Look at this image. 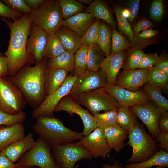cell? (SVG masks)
<instances>
[{"mask_svg": "<svg viewBox=\"0 0 168 168\" xmlns=\"http://www.w3.org/2000/svg\"><path fill=\"white\" fill-rule=\"evenodd\" d=\"M1 18L10 31L8 48L3 54L8 60V75L11 77L32 58L26 50L31 19L30 13L25 14L20 18L14 20V22H10L4 17Z\"/></svg>", "mask_w": 168, "mask_h": 168, "instance_id": "cell-1", "label": "cell"}, {"mask_svg": "<svg viewBox=\"0 0 168 168\" xmlns=\"http://www.w3.org/2000/svg\"><path fill=\"white\" fill-rule=\"evenodd\" d=\"M47 58L33 67H23L14 75L9 77L22 93L26 102L35 109L46 96L45 78Z\"/></svg>", "mask_w": 168, "mask_h": 168, "instance_id": "cell-2", "label": "cell"}, {"mask_svg": "<svg viewBox=\"0 0 168 168\" xmlns=\"http://www.w3.org/2000/svg\"><path fill=\"white\" fill-rule=\"evenodd\" d=\"M33 126L34 132L51 147L79 141L82 133L66 127L59 119L52 116H39Z\"/></svg>", "mask_w": 168, "mask_h": 168, "instance_id": "cell-3", "label": "cell"}, {"mask_svg": "<svg viewBox=\"0 0 168 168\" xmlns=\"http://www.w3.org/2000/svg\"><path fill=\"white\" fill-rule=\"evenodd\" d=\"M127 143L132 148V154L126 162L136 163L144 161L158 151V144L155 139L147 134L138 121L129 132Z\"/></svg>", "mask_w": 168, "mask_h": 168, "instance_id": "cell-4", "label": "cell"}, {"mask_svg": "<svg viewBox=\"0 0 168 168\" xmlns=\"http://www.w3.org/2000/svg\"><path fill=\"white\" fill-rule=\"evenodd\" d=\"M30 15L31 24L42 28L49 35L56 33L63 20L59 0H44Z\"/></svg>", "mask_w": 168, "mask_h": 168, "instance_id": "cell-5", "label": "cell"}, {"mask_svg": "<svg viewBox=\"0 0 168 168\" xmlns=\"http://www.w3.org/2000/svg\"><path fill=\"white\" fill-rule=\"evenodd\" d=\"M51 147L39 138L33 146L15 163L21 167L35 166L40 168H58L51 152Z\"/></svg>", "mask_w": 168, "mask_h": 168, "instance_id": "cell-6", "label": "cell"}, {"mask_svg": "<svg viewBox=\"0 0 168 168\" xmlns=\"http://www.w3.org/2000/svg\"><path fill=\"white\" fill-rule=\"evenodd\" d=\"M51 152L58 168H74L77 161L93 158L80 141L53 146Z\"/></svg>", "mask_w": 168, "mask_h": 168, "instance_id": "cell-7", "label": "cell"}, {"mask_svg": "<svg viewBox=\"0 0 168 168\" xmlns=\"http://www.w3.org/2000/svg\"><path fill=\"white\" fill-rule=\"evenodd\" d=\"M79 103L93 114L117 109L121 105L118 101L101 88L80 94L75 96Z\"/></svg>", "mask_w": 168, "mask_h": 168, "instance_id": "cell-8", "label": "cell"}, {"mask_svg": "<svg viewBox=\"0 0 168 168\" xmlns=\"http://www.w3.org/2000/svg\"><path fill=\"white\" fill-rule=\"evenodd\" d=\"M26 103L21 92L9 77H0V110L16 115L23 111Z\"/></svg>", "mask_w": 168, "mask_h": 168, "instance_id": "cell-9", "label": "cell"}, {"mask_svg": "<svg viewBox=\"0 0 168 168\" xmlns=\"http://www.w3.org/2000/svg\"><path fill=\"white\" fill-rule=\"evenodd\" d=\"M75 96L67 95L63 97L56 106L54 112L65 111L72 116L78 115L82 120L84 129L82 133L83 136L88 135L97 128L93 115L87 110L80 105Z\"/></svg>", "mask_w": 168, "mask_h": 168, "instance_id": "cell-10", "label": "cell"}, {"mask_svg": "<svg viewBox=\"0 0 168 168\" xmlns=\"http://www.w3.org/2000/svg\"><path fill=\"white\" fill-rule=\"evenodd\" d=\"M77 76L68 75L63 84L57 90L46 96L41 104L34 109L32 116L36 118L39 116H53L54 109L60 100L70 92Z\"/></svg>", "mask_w": 168, "mask_h": 168, "instance_id": "cell-11", "label": "cell"}, {"mask_svg": "<svg viewBox=\"0 0 168 168\" xmlns=\"http://www.w3.org/2000/svg\"><path fill=\"white\" fill-rule=\"evenodd\" d=\"M107 85L106 75L100 68L96 71L87 70L77 77L68 95L75 96L83 93L104 88Z\"/></svg>", "mask_w": 168, "mask_h": 168, "instance_id": "cell-12", "label": "cell"}, {"mask_svg": "<svg viewBox=\"0 0 168 168\" xmlns=\"http://www.w3.org/2000/svg\"><path fill=\"white\" fill-rule=\"evenodd\" d=\"M130 107L136 117L145 125L151 136L155 138L160 133L158 122L162 113L157 105L150 100Z\"/></svg>", "mask_w": 168, "mask_h": 168, "instance_id": "cell-13", "label": "cell"}, {"mask_svg": "<svg viewBox=\"0 0 168 168\" xmlns=\"http://www.w3.org/2000/svg\"><path fill=\"white\" fill-rule=\"evenodd\" d=\"M93 158L106 159L112 149L109 147L104 130L97 128L79 140Z\"/></svg>", "mask_w": 168, "mask_h": 168, "instance_id": "cell-14", "label": "cell"}, {"mask_svg": "<svg viewBox=\"0 0 168 168\" xmlns=\"http://www.w3.org/2000/svg\"><path fill=\"white\" fill-rule=\"evenodd\" d=\"M49 38V34L42 28L34 26L26 45L27 53L31 56L36 63L44 58Z\"/></svg>", "mask_w": 168, "mask_h": 168, "instance_id": "cell-15", "label": "cell"}, {"mask_svg": "<svg viewBox=\"0 0 168 168\" xmlns=\"http://www.w3.org/2000/svg\"><path fill=\"white\" fill-rule=\"evenodd\" d=\"M104 88L121 105L130 107L150 100L142 90L139 89L136 91L133 92L114 85L107 84Z\"/></svg>", "mask_w": 168, "mask_h": 168, "instance_id": "cell-16", "label": "cell"}, {"mask_svg": "<svg viewBox=\"0 0 168 168\" xmlns=\"http://www.w3.org/2000/svg\"><path fill=\"white\" fill-rule=\"evenodd\" d=\"M149 69L123 70L118 75L114 85L135 92L146 82Z\"/></svg>", "mask_w": 168, "mask_h": 168, "instance_id": "cell-17", "label": "cell"}, {"mask_svg": "<svg viewBox=\"0 0 168 168\" xmlns=\"http://www.w3.org/2000/svg\"><path fill=\"white\" fill-rule=\"evenodd\" d=\"M125 57L122 51L110 54L103 60L100 68L106 75L107 85H114L119 72L123 67Z\"/></svg>", "mask_w": 168, "mask_h": 168, "instance_id": "cell-18", "label": "cell"}, {"mask_svg": "<svg viewBox=\"0 0 168 168\" xmlns=\"http://www.w3.org/2000/svg\"><path fill=\"white\" fill-rule=\"evenodd\" d=\"M35 141L30 133L23 138L7 146L2 151L12 162L15 163L34 145Z\"/></svg>", "mask_w": 168, "mask_h": 168, "instance_id": "cell-19", "label": "cell"}, {"mask_svg": "<svg viewBox=\"0 0 168 168\" xmlns=\"http://www.w3.org/2000/svg\"><path fill=\"white\" fill-rule=\"evenodd\" d=\"M96 19L89 13L82 12L66 19L63 20L61 26L67 27L82 37L87 28Z\"/></svg>", "mask_w": 168, "mask_h": 168, "instance_id": "cell-20", "label": "cell"}, {"mask_svg": "<svg viewBox=\"0 0 168 168\" xmlns=\"http://www.w3.org/2000/svg\"><path fill=\"white\" fill-rule=\"evenodd\" d=\"M104 131L109 147L117 153L120 152L125 146L124 141L128 137L129 132L117 124L106 128Z\"/></svg>", "mask_w": 168, "mask_h": 168, "instance_id": "cell-21", "label": "cell"}, {"mask_svg": "<svg viewBox=\"0 0 168 168\" xmlns=\"http://www.w3.org/2000/svg\"><path fill=\"white\" fill-rule=\"evenodd\" d=\"M25 128L23 123L9 126H0V151L10 144L25 136Z\"/></svg>", "mask_w": 168, "mask_h": 168, "instance_id": "cell-22", "label": "cell"}, {"mask_svg": "<svg viewBox=\"0 0 168 168\" xmlns=\"http://www.w3.org/2000/svg\"><path fill=\"white\" fill-rule=\"evenodd\" d=\"M55 33L66 52L74 54L82 46V37L64 26H61Z\"/></svg>", "mask_w": 168, "mask_h": 168, "instance_id": "cell-23", "label": "cell"}, {"mask_svg": "<svg viewBox=\"0 0 168 168\" xmlns=\"http://www.w3.org/2000/svg\"><path fill=\"white\" fill-rule=\"evenodd\" d=\"M68 72L62 69L46 68L45 78L46 96L54 92L63 83Z\"/></svg>", "mask_w": 168, "mask_h": 168, "instance_id": "cell-24", "label": "cell"}, {"mask_svg": "<svg viewBox=\"0 0 168 168\" xmlns=\"http://www.w3.org/2000/svg\"><path fill=\"white\" fill-rule=\"evenodd\" d=\"M85 12L89 13L96 19H102L115 29L116 23L107 6L103 2L95 0L87 7Z\"/></svg>", "mask_w": 168, "mask_h": 168, "instance_id": "cell-25", "label": "cell"}, {"mask_svg": "<svg viewBox=\"0 0 168 168\" xmlns=\"http://www.w3.org/2000/svg\"><path fill=\"white\" fill-rule=\"evenodd\" d=\"M154 166H168V152L160 149L142 162L126 164L124 168H151Z\"/></svg>", "mask_w": 168, "mask_h": 168, "instance_id": "cell-26", "label": "cell"}, {"mask_svg": "<svg viewBox=\"0 0 168 168\" xmlns=\"http://www.w3.org/2000/svg\"><path fill=\"white\" fill-rule=\"evenodd\" d=\"M136 117L129 107L121 105L117 109L116 123L129 132L133 129L137 121Z\"/></svg>", "mask_w": 168, "mask_h": 168, "instance_id": "cell-27", "label": "cell"}, {"mask_svg": "<svg viewBox=\"0 0 168 168\" xmlns=\"http://www.w3.org/2000/svg\"><path fill=\"white\" fill-rule=\"evenodd\" d=\"M74 54L65 51L54 58L47 60V68H56L72 72L74 67Z\"/></svg>", "mask_w": 168, "mask_h": 168, "instance_id": "cell-28", "label": "cell"}, {"mask_svg": "<svg viewBox=\"0 0 168 168\" xmlns=\"http://www.w3.org/2000/svg\"><path fill=\"white\" fill-rule=\"evenodd\" d=\"M142 87V90L150 100L157 105L162 113L168 111V100L162 95L161 90L147 82Z\"/></svg>", "mask_w": 168, "mask_h": 168, "instance_id": "cell-29", "label": "cell"}, {"mask_svg": "<svg viewBox=\"0 0 168 168\" xmlns=\"http://www.w3.org/2000/svg\"><path fill=\"white\" fill-rule=\"evenodd\" d=\"M105 55L96 43L88 46L87 70L96 71L100 68Z\"/></svg>", "mask_w": 168, "mask_h": 168, "instance_id": "cell-30", "label": "cell"}, {"mask_svg": "<svg viewBox=\"0 0 168 168\" xmlns=\"http://www.w3.org/2000/svg\"><path fill=\"white\" fill-rule=\"evenodd\" d=\"M59 5L63 20L80 12H85L87 7L76 0H59Z\"/></svg>", "mask_w": 168, "mask_h": 168, "instance_id": "cell-31", "label": "cell"}, {"mask_svg": "<svg viewBox=\"0 0 168 168\" xmlns=\"http://www.w3.org/2000/svg\"><path fill=\"white\" fill-rule=\"evenodd\" d=\"M88 46L82 45L74 54V67L72 75L78 76L87 70Z\"/></svg>", "mask_w": 168, "mask_h": 168, "instance_id": "cell-32", "label": "cell"}, {"mask_svg": "<svg viewBox=\"0 0 168 168\" xmlns=\"http://www.w3.org/2000/svg\"><path fill=\"white\" fill-rule=\"evenodd\" d=\"M96 43L99 46L105 56H109L110 54L111 36L109 27L104 23H100Z\"/></svg>", "mask_w": 168, "mask_h": 168, "instance_id": "cell-33", "label": "cell"}, {"mask_svg": "<svg viewBox=\"0 0 168 168\" xmlns=\"http://www.w3.org/2000/svg\"><path fill=\"white\" fill-rule=\"evenodd\" d=\"M146 82L161 90L167 89L168 88V76L153 66L149 69Z\"/></svg>", "mask_w": 168, "mask_h": 168, "instance_id": "cell-34", "label": "cell"}, {"mask_svg": "<svg viewBox=\"0 0 168 168\" xmlns=\"http://www.w3.org/2000/svg\"><path fill=\"white\" fill-rule=\"evenodd\" d=\"M65 52L58 36L55 33L49 35V38L44 58H51Z\"/></svg>", "mask_w": 168, "mask_h": 168, "instance_id": "cell-35", "label": "cell"}, {"mask_svg": "<svg viewBox=\"0 0 168 168\" xmlns=\"http://www.w3.org/2000/svg\"><path fill=\"white\" fill-rule=\"evenodd\" d=\"M117 109L105 112L103 113H95L93 114L97 128L104 130L106 128L116 124Z\"/></svg>", "mask_w": 168, "mask_h": 168, "instance_id": "cell-36", "label": "cell"}, {"mask_svg": "<svg viewBox=\"0 0 168 168\" xmlns=\"http://www.w3.org/2000/svg\"><path fill=\"white\" fill-rule=\"evenodd\" d=\"M111 36V43L110 54H114L123 51L130 45L129 42L124 35L113 29Z\"/></svg>", "mask_w": 168, "mask_h": 168, "instance_id": "cell-37", "label": "cell"}, {"mask_svg": "<svg viewBox=\"0 0 168 168\" xmlns=\"http://www.w3.org/2000/svg\"><path fill=\"white\" fill-rule=\"evenodd\" d=\"M100 23V20L96 19L90 25L82 37V45L88 46L96 43Z\"/></svg>", "mask_w": 168, "mask_h": 168, "instance_id": "cell-38", "label": "cell"}, {"mask_svg": "<svg viewBox=\"0 0 168 168\" xmlns=\"http://www.w3.org/2000/svg\"><path fill=\"white\" fill-rule=\"evenodd\" d=\"M123 8L116 6L114 8L119 29L122 34L125 35L131 41L134 36L131 26L127 18L122 14Z\"/></svg>", "mask_w": 168, "mask_h": 168, "instance_id": "cell-39", "label": "cell"}, {"mask_svg": "<svg viewBox=\"0 0 168 168\" xmlns=\"http://www.w3.org/2000/svg\"><path fill=\"white\" fill-rule=\"evenodd\" d=\"M145 53L140 49H134L129 54L124 61L123 70L138 68L142 57Z\"/></svg>", "mask_w": 168, "mask_h": 168, "instance_id": "cell-40", "label": "cell"}, {"mask_svg": "<svg viewBox=\"0 0 168 168\" xmlns=\"http://www.w3.org/2000/svg\"><path fill=\"white\" fill-rule=\"evenodd\" d=\"M26 115L25 112L22 111L18 114L11 115L0 110V126H11L18 123H23Z\"/></svg>", "mask_w": 168, "mask_h": 168, "instance_id": "cell-41", "label": "cell"}, {"mask_svg": "<svg viewBox=\"0 0 168 168\" xmlns=\"http://www.w3.org/2000/svg\"><path fill=\"white\" fill-rule=\"evenodd\" d=\"M13 10L25 13H30L32 10L28 6L25 0H3L1 1Z\"/></svg>", "mask_w": 168, "mask_h": 168, "instance_id": "cell-42", "label": "cell"}, {"mask_svg": "<svg viewBox=\"0 0 168 168\" xmlns=\"http://www.w3.org/2000/svg\"><path fill=\"white\" fill-rule=\"evenodd\" d=\"M164 9L163 1L162 0H155L152 3L150 9V15L153 20L161 21L163 16Z\"/></svg>", "mask_w": 168, "mask_h": 168, "instance_id": "cell-43", "label": "cell"}, {"mask_svg": "<svg viewBox=\"0 0 168 168\" xmlns=\"http://www.w3.org/2000/svg\"><path fill=\"white\" fill-rule=\"evenodd\" d=\"M158 57L159 55L156 53L145 54L138 68L149 69L154 66Z\"/></svg>", "mask_w": 168, "mask_h": 168, "instance_id": "cell-44", "label": "cell"}, {"mask_svg": "<svg viewBox=\"0 0 168 168\" xmlns=\"http://www.w3.org/2000/svg\"><path fill=\"white\" fill-rule=\"evenodd\" d=\"M21 12L13 10L0 1V16L14 20L21 17Z\"/></svg>", "mask_w": 168, "mask_h": 168, "instance_id": "cell-45", "label": "cell"}, {"mask_svg": "<svg viewBox=\"0 0 168 168\" xmlns=\"http://www.w3.org/2000/svg\"><path fill=\"white\" fill-rule=\"evenodd\" d=\"M158 33L157 30L151 29L144 30L134 36L131 41L132 44H134L141 41L149 40L156 36Z\"/></svg>", "mask_w": 168, "mask_h": 168, "instance_id": "cell-46", "label": "cell"}, {"mask_svg": "<svg viewBox=\"0 0 168 168\" xmlns=\"http://www.w3.org/2000/svg\"><path fill=\"white\" fill-rule=\"evenodd\" d=\"M154 66L168 76V58L166 55L161 54L159 56Z\"/></svg>", "mask_w": 168, "mask_h": 168, "instance_id": "cell-47", "label": "cell"}, {"mask_svg": "<svg viewBox=\"0 0 168 168\" xmlns=\"http://www.w3.org/2000/svg\"><path fill=\"white\" fill-rule=\"evenodd\" d=\"M158 127L160 133H168V112L162 113L158 122Z\"/></svg>", "mask_w": 168, "mask_h": 168, "instance_id": "cell-48", "label": "cell"}, {"mask_svg": "<svg viewBox=\"0 0 168 168\" xmlns=\"http://www.w3.org/2000/svg\"><path fill=\"white\" fill-rule=\"evenodd\" d=\"M153 26V24L146 19H143L138 22L135 26L133 31L134 35Z\"/></svg>", "mask_w": 168, "mask_h": 168, "instance_id": "cell-49", "label": "cell"}, {"mask_svg": "<svg viewBox=\"0 0 168 168\" xmlns=\"http://www.w3.org/2000/svg\"><path fill=\"white\" fill-rule=\"evenodd\" d=\"M161 149L168 152V133H159L155 138Z\"/></svg>", "mask_w": 168, "mask_h": 168, "instance_id": "cell-50", "label": "cell"}, {"mask_svg": "<svg viewBox=\"0 0 168 168\" xmlns=\"http://www.w3.org/2000/svg\"><path fill=\"white\" fill-rule=\"evenodd\" d=\"M140 0L132 1L130 3L128 9L129 16L128 18L129 21L132 22L137 16L139 7Z\"/></svg>", "mask_w": 168, "mask_h": 168, "instance_id": "cell-51", "label": "cell"}, {"mask_svg": "<svg viewBox=\"0 0 168 168\" xmlns=\"http://www.w3.org/2000/svg\"><path fill=\"white\" fill-rule=\"evenodd\" d=\"M8 75V60L2 53H0V77Z\"/></svg>", "mask_w": 168, "mask_h": 168, "instance_id": "cell-52", "label": "cell"}, {"mask_svg": "<svg viewBox=\"0 0 168 168\" xmlns=\"http://www.w3.org/2000/svg\"><path fill=\"white\" fill-rule=\"evenodd\" d=\"M0 168H16L15 163L11 161L1 151H0Z\"/></svg>", "mask_w": 168, "mask_h": 168, "instance_id": "cell-53", "label": "cell"}, {"mask_svg": "<svg viewBox=\"0 0 168 168\" xmlns=\"http://www.w3.org/2000/svg\"><path fill=\"white\" fill-rule=\"evenodd\" d=\"M44 0H26L28 6L32 10L37 8L44 1Z\"/></svg>", "mask_w": 168, "mask_h": 168, "instance_id": "cell-54", "label": "cell"}, {"mask_svg": "<svg viewBox=\"0 0 168 168\" xmlns=\"http://www.w3.org/2000/svg\"><path fill=\"white\" fill-rule=\"evenodd\" d=\"M74 168H76L75 167ZM100 168H124L123 164L118 161L112 165L105 164Z\"/></svg>", "mask_w": 168, "mask_h": 168, "instance_id": "cell-55", "label": "cell"}, {"mask_svg": "<svg viewBox=\"0 0 168 168\" xmlns=\"http://www.w3.org/2000/svg\"><path fill=\"white\" fill-rule=\"evenodd\" d=\"M122 14L123 16L126 18H128L129 16V12L128 9H123L122 11Z\"/></svg>", "mask_w": 168, "mask_h": 168, "instance_id": "cell-56", "label": "cell"}, {"mask_svg": "<svg viewBox=\"0 0 168 168\" xmlns=\"http://www.w3.org/2000/svg\"><path fill=\"white\" fill-rule=\"evenodd\" d=\"M78 1L82 4L89 5L93 1L92 0H78Z\"/></svg>", "mask_w": 168, "mask_h": 168, "instance_id": "cell-57", "label": "cell"}, {"mask_svg": "<svg viewBox=\"0 0 168 168\" xmlns=\"http://www.w3.org/2000/svg\"><path fill=\"white\" fill-rule=\"evenodd\" d=\"M16 168H40V167L35 166H30L28 167H21L19 166H16Z\"/></svg>", "mask_w": 168, "mask_h": 168, "instance_id": "cell-58", "label": "cell"}, {"mask_svg": "<svg viewBox=\"0 0 168 168\" xmlns=\"http://www.w3.org/2000/svg\"><path fill=\"white\" fill-rule=\"evenodd\" d=\"M155 168H166V167L163 166H156Z\"/></svg>", "mask_w": 168, "mask_h": 168, "instance_id": "cell-59", "label": "cell"}]
</instances>
